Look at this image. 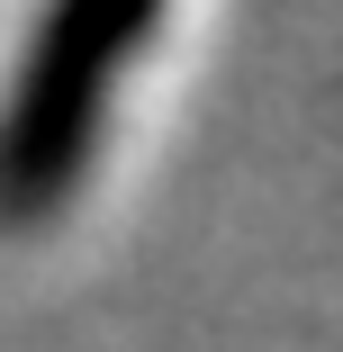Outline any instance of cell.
I'll return each instance as SVG.
<instances>
[{"instance_id":"obj_1","label":"cell","mask_w":343,"mask_h":352,"mask_svg":"<svg viewBox=\"0 0 343 352\" xmlns=\"http://www.w3.org/2000/svg\"><path fill=\"white\" fill-rule=\"evenodd\" d=\"M145 36H154V10H109V0H73L27 36V63L0 109V226H36L73 199L100 145L109 91Z\"/></svg>"}]
</instances>
